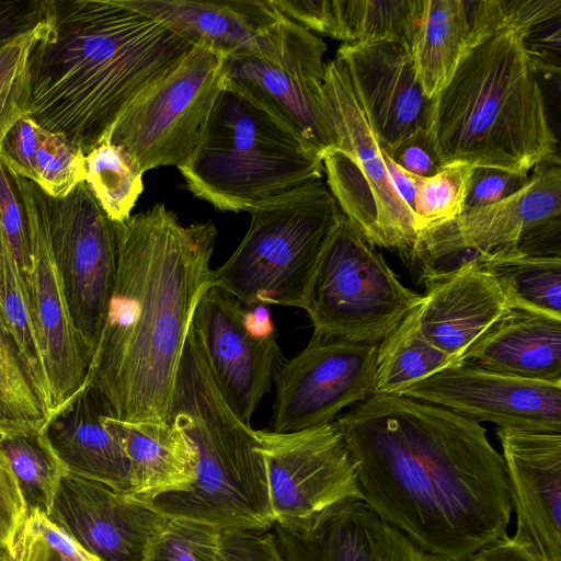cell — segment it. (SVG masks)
Instances as JSON below:
<instances>
[{
    "mask_svg": "<svg viewBox=\"0 0 561 561\" xmlns=\"http://www.w3.org/2000/svg\"><path fill=\"white\" fill-rule=\"evenodd\" d=\"M325 43L305 27L279 60L225 57V84L273 115L320 158L337 146L323 96Z\"/></svg>",
    "mask_w": 561,
    "mask_h": 561,
    "instance_id": "obj_14",
    "label": "cell"
},
{
    "mask_svg": "<svg viewBox=\"0 0 561 561\" xmlns=\"http://www.w3.org/2000/svg\"><path fill=\"white\" fill-rule=\"evenodd\" d=\"M169 421L179 424L196 451L194 482L146 504L168 518L218 529L271 528L264 457L256 431L231 410L210 374L191 327L179 363Z\"/></svg>",
    "mask_w": 561,
    "mask_h": 561,
    "instance_id": "obj_5",
    "label": "cell"
},
{
    "mask_svg": "<svg viewBox=\"0 0 561 561\" xmlns=\"http://www.w3.org/2000/svg\"><path fill=\"white\" fill-rule=\"evenodd\" d=\"M187 190L221 211H249L321 181L320 156L263 107L225 84L188 160Z\"/></svg>",
    "mask_w": 561,
    "mask_h": 561,
    "instance_id": "obj_6",
    "label": "cell"
},
{
    "mask_svg": "<svg viewBox=\"0 0 561 561\" xmlns=\"http://www.w3.org/2000/svg\"><path fill=\"white\" fill-rule=\"evenodd\" d=\"M377 347L313 333L275 376L272 431L289 433L331 423L342 409L374 394Z\"/></svg>",
    "mask_w": 561,
    "mask_h": 561,
    "instance_id": "obj_13",
    "label": "cell"
},
{
    "mask_svg": "<svg viewBox=\"0 0 561 561\" xmlns=\"http://www.w3.org/2000/svg\"><path fill=\"white\" fill-rule=\"evenodd\" d=\"M194 47L123 0H47L25 68V115L87 154Z\"/></svg>",
    "mask_w": 561,
    "mask_h": 561,
    "instance_id": "obj_3",
    "label": "cell"
},
{
    "mask_svg": "<svg viewBox=\"0 0 561 561\" xmlns=\"http://www.w3.org/2000/svg\"><path fill=\"white\" fill-rule=\"evenodd\" d=\"M10 556L11 561H99L37 508L26 511Z\"/></svg>",
    "mask_w": 561,
    "mask_h": 561,
    "instance_id": "obj_36",
    "label": "cell"
},
{
    "mask_svg": "<svg viewBox=\"0 0 561 561\" xmlns=\"http://www.w3.org/2000/svg\"><path fill=\"white\" fill-rule=\"evenodd\" d=\"M274 523L308 518L347 499L363 500L346 444L334 422L302 431H256Z\"/></svg>",
    "mask_w": 561,
    "mask_h": 561,
    "instance_id": "obj_15",
    "label": "cell"
},
{
    "mask_svg": "<svg viewBox=\"0 0 561 561\" xmlns=\"http://www.w3.org/2000/svg\"><path fill=\"white\" fill-rule=\"evenodd\" d=\"M528 180L529 175L496 168H473L462 213L501 202L524 187Z\"/></svg>",
    "mask_w": 561,
    "mask_h": 561,
    "instance_id": "obj_42",
    "label": "cell"
},
{
    "mask_svg": "<svg viewBox=\"0 0 561 561\" xmlns=\"http://www.w3.org/2000/svg\"><path fill=\"white\" fill-rule=\"evenodd\" d=\"M188 41L225 57L248 55L278 60L297 23L274 1L123 0Z\"/></svg>",
    "mask_w": 561,
    "mask_h": 561,
    "instance_id": "obj_20",
    "label": "cell"
},
{
    "mask_svg": "<svg viewBox=\"0 0 561 561\" xmlns=\"http://www.w3.org/2000/svg\"><path fill=\"white\" fill-rule=\"evenodd\" d=\"M482 262L512 308L561 319V256L511 255Z\"/></svg>",
    "mask_w": 561,
    "mask_h": 561,
    "instance_id": "obj_32",
    "label": "cell"
},
{
    "mask_svg": "<svg viewBox=\"0 0 561 561\" xmlns=\"http://www.w3.org/2000/svg\"><path fill=\"white\" fill-rule=\"evenodd\" d=\"M459 561H539L508 536L496 539Z\"/></svg>",
    "mask_w": 561,
    "mask_h": 561,
    "instance_id": "obj_48",
    "label": "cell"
},
{
    "mask_svg": "<svg viewBox=\"0 0 561 561\" xmlns=\"http://www.w3.org/2000/svg\"><path fill=\"white\" fill-rule=\"evenodd\" d=\"M104 422L128 460V496L148 504L158 496L184 491L194 482L196 451L179 424L128 422L115 413L108 414Z\"/></svg>",
    "mask_w": 561,
    "mask_h": 561,
    "instance_id": "obj_27",
    "label": "cell"
},
{
    "mask_svg": "<svg viewBox=\"0 0 561 561\" xmlns=\"http://www.w3.org/2000/svg\"><path fill=\"white\" fill-rule=\"evenodd\" d=\"M25 96L24 69L0 94V141L9 129L25 115Z\"/></svg>",
    "mask_w": 561,
    "mask_h": 561,
    "instance_id": "obj_47",
    "label": "cell"
},
{
    "mask_svg": "<svg viewBox=\"0 0 561 561\" xmlns=\"http://www.w3.org/2000/svg\"><path fill=\"white\" fill-rule=\"evenodd\" d=\"M284 561H443L375 513L347 499L300 520L271 527Z\"/></svg>",
    "mask_w": 561,
    "mask_h": 561,
    "instance_id": "obj_21",
    "label": "cell"
},
{
    "mask_svg": "<svg viewBox=\"0 0 561 561\" xmlns=\"http://www.w3.org/2000/svg\"><path fill=\"white\" fill-rule=\"evenodd\" d=\"M224 64V55L195 45L125 110L108 140L122 146L142 173L159 167L180 168L191 157L225 85Z\"/></svg>",
    "mask_w": 561,
    "mask_h": 561,
    "instance_id": "obj_10",
    "label": "cell"
},
{
    "mask_svg": "<svg viewBox=\"0 0 561 561\" xmlns=\"http://www.w3.org/2000/svg\"><path fill=\"white\" fill-rule=\"evenodd\" d=\"M45 26L46 16L32 30L0 42V94L25 69L30 50Z\"/></svg>",
    "mask_w": 561,
    "mask_h": 561,
    "instance_id": "obj_45",
    "label": "cell"
},
{
    "mask_svg": "<svg viewBox=\"0 0 561 561\" xmlns=\"http://www.w3.org/2000/svg\"><path fill=\"white\" fill-rule=\"evenodd\" d=\"M516 529L511 537L539 561H561V434L500 427Z\"/></svg>",
    "mask_w": 561,
    "mask_h": 561,
    "instance_id": "obj_22",
    "label": "cell"
},
{
    "mask_svg": "<svg viewBox=\"0 0 561 561\" xmlns=\"http://www.w3.org/2000/svg\"><path fill=\"white\" fill-rule=\"evenodd\" d=\"M25 514L18 485L0 459V546L8 549L9 553Z\"/></svg>",
    "mask_w": 561,
    "mask_h": 561,
    "instance_id": "obj_44",
    "label": "cell"
},
{
    "mask_svg": "<svg viewBox=\"0 0 561 561\" xmlns=\"http://www.w3.org/2000/svg\"><path fill=\"white\" fill-rule=\"evenodd\" d=\"M419 330L462 363L466 351L512 307L482 261L470 257L424 283Z\"/></svg>",
    "mask_w": 561,
    "mask_h": 561,
    "instance_id": "obj_24",
    "label": "cell"
},
{
    "mask_svg": "<svg viewBox=\"0 0 561 561\" xmlns=\"http://www.w3.org/2000/svg\"><path fill=\"white\" fill-rule=\"evenodd\" d=\"M414 309L378 343L375 393L401 396L410 386L462 364L422 335Z\"/></svg>",
    "mask_w": 561,
    "mask_h": 561,
    "instance_id": "obj_30",
    "label": "cell"
},
{
    "mask_svg": "<svg viewBox=\"0 0 561 561\" xmlns=\"http://www.w3.org/2000/svg\"><path fill=\"white\" fill-rule=\"evenodd\" d=\"M422 299L341 214L307 296L313 333L378 344Z\"/></svg>",
    "mask_w": 561,
    "mask_h": 561,
    "instance_id": "obj_9",
    "label": "cell"
},
{
    "mask_svg": "<svg viewBox=\"0 0 561 561\" xmlns=\"http://www.w3.org/2000/svg\"><path fill=\"white\" fill-rule=\"evenodd\" d=\"M47 417L23 364L0 334V426H41Z\"/></svg>",
    "mask_w": 561,
    "mask_h": 561,
    "instance_id": "obj_37",
    "label": "cell"
},
{
    "mask_svg": "<svg viewBox=\"0 0 561 561\" xmlns=\"http://www.w3.org/2000/svg\"><path fill=\"white\" fill-rule=\"evenodd\" d=\"M12 174L27 220L31 249L30 306L53 412L82 386L92 356L72 322L51 252L48 195L35 182Z\"/></svg>",
    "mask_w": 561,
    "mask_h": 561,
    "instance_id": "obj_16",
    "label": "cell"
},
{
    "mask_svg": "<svg viewBox=\"0 0 561 561\" xmlns=\"http://www.w3.org/2000/svg\"><path fill=\"white\" fill-rule=\"evenodd\" d=\"M46 10L47 0H0V42L35 27Z\"/></svg>",
    "mask_w": 561,
    "mask_h": 561,
    "instance_id": "obj_46",
    "label": "cell"
},
{
    "mask_svg": "<svg viewBox=\"0 0 561 561\" xmlns=\"http://www.w3.org/2000/svg\"><path fill=\"white\" fill-rule=\"evenodd\" d=\"M333 422L363 501L427 553L459 561L507 536L513 507L506 467L479 422L383 393Z\"/></svg>",
    "mask_w": 561,
    "mask_h": 561,
    "instance_id": "obj_1",
    "label": "cell"
},
{
    "mask_svg": "<svg viewBox=\"0 0 561 561\" xmlns=\"http://www.w3.org/2000/svg\"><path fill=\"white\" fill-rule=\"evenodd\" d=\"M218 528L170 518L151 543L144 561H219Z\"/></svg>",
    "mask_w": 561,
    "mask_h": 561,
    "instance_id": "obj_39",
    "label": "cell"
},
{
    "mask_svg": "<svg viewBox=\"0 0 561 561\" xmlns=\"http://www.w3.org/2000/svg\"><path fill=\"white\" fill-rule=\"evenodd\" d=\"M462 363L561 383V319L511 308L466 351Z\"/></svg>",
    "mask_w": 561,
    "mask_h": 561,
    "instance_id": "obj_26",
    "label": "cell"
},
{
    "mask_svg": "<svg viewBox=\"0 0 561 561\" xmlns=\"http://www.w3.org/2000/svg\"><path fill=\"white\" fill-rule=\"evenodd\" d=\"M118 261L84 381L128 422H168L195 308L213 286V221L184 226L164 204L117 222Z\"/></svg>",
    "mask_w": 561,
    "mask_h": 561,
    "instance_id": "obj_2",
    "label": "cell"
},
{
    "mask_svg": "<svg viewBox=\"0 0 561 561\" xmlns=\"http://www.w3.org/2000/svg\"><path fill=\"white\" fill-rule=\"evenodd\" d=\"M421 0H336L337 39L388 42L409 50Z\"/></svg>",
    "mask_w": 561,
    "mask_h": 561,
    "instance_id": "obj_33",
    "label": "cell"
},
{
    "mask_svg": "<svg viewBox=\"0 0 561 561\" xmlns=\"http://www.w3.org/2000/svg\"><path fill=\"white\" fill-rule=\"evenodd\" d=\"M242 241L213 270V286L247 307L305 309L325 244L341 216L321 181L254 208Z\"/></svg>",
    "mask_w": 561,
    "mask_h": 561,
    "instance_id": "obj_7",
    "label": "cell"
},
{
    "mask_svg": "<svg viewBox=\"0 0 561 561\" xmlns=\"http://www.w3.org/2000/svg\"><path fill=\"white\" fill-rule=\"evenodd\" d=\"M39 126L21 117L0 141V161L14 174L36 183V153Z\"/></svg>",
    "mask_w": 561,
    "mask_h": 561,
    "instance_id": "obj_41",
    "label": "cell"
},
{
    "mask_svg": "<svg viewBox=\"0 0 561 561\" xmlns=\"http://www.w3.org/2000/svg\"><path fill=\"white\" fill-rule=\"evenodd\" d=\"M335 57L344 66L355 96L382 152L427 129L428 100L408 51L392 43H344Z\"/></svg>",
    "mask_w": 561,
    "mask_h": 561,
    "instance_id": "obj_23",
    "label": "cell"
},
{
    "mask_svg": "<svg viewBox=\"0 0 561 561\" xmlns=\"http://www.w3.org/2000/svg\"><path fill=\"white\" fill-rule=\"evenodd\" d=\"M561 220L560 162L535 168L528 182L495 204L463 211L422 239L419 249L417 283L450 268L463 253L486 261L528 255L530 243L546 225Z\"/></svg>",
    "mask_w": 561,
    "mask_h": 561,
    "instance_id": "obj_12",
    "label": "cell"
},
{
    "mask_svg": "<svg viewBox=\"0 0 561 561\" xmlns=\"http://www.w3.org/2000/svg\"><path fill=\"white\" fill-rule=\"evenodd\" d=\"M44 425V424H43ZM41 426H0V459L14 479L25 510L50 512L66 472Z\"/></svg>",
    "mask_w": 561,
    "mask_h": 561,
    "instance_id": "obj_29",
    "label": "cell"
},
{
    "mask_svg": "<svg viewBox=\"0 0 561 561\" xmlns=\"http://www.w3.org/2000/svg\"><path fill=\"white\" fill-rule=\"evenodd\" d=\"M0 334L19 356L49 415V387L32 318L28 284L1 236Z\"/></svg>",
    "mask_w": 561,
    "mask_h": 561,
    "instance_id": "obj_31",
    "label": "cell"
},
{
    "mask_svg": "<svg viewBox=\"0 0 561 561\" xmlns=\"http://www.w3.org/2000/svg\"><path fill=\"white\" fill-rule=\"evenodd\" d=\"M48 230L72 322L92 356L116 277L117 221L80 182L64 197L48 196Z\"/></svg>",
    "mask_w": 561,
    "mask_h": 561,
    "instance_id": "obj_11",
    "label": "cell"
},
{
    "mask_svg": "<svg viewBox=\"0 0 561 561\" xmlns=\"http://www.w3.org/2000/svg\"><path fill=\"white\" fill-rule=\"evenodd\" d=\"M83 182L113 221L130 216L144 190L142 172L122 147L106 140L83 157Z\"/></svg>",
    "mask_w": 561,
    "mask_h": 561,
    "instance_id": "obj_34",
    "label": "cell"
},
{
    "mask_svg": "<svg viewBox=\"0 0 561 561\" xmlns=\"http://www.w3.org/2000/svg\"><path fill=\"white\" fill-rule=\"evenodd\" d=\"M219 561H284L271 528L218 529Z\"/></svg>",
    "mask_w": 561,
    "mask_h": 561,
    "instance_id": "obj_40",
    "label": "cell"
},
{
    "mask_svg": "<svg viewBox=\"0 0 561 561\" xmlns=\"http://www.w3.org/2000/svg\"><path fill=\"white\" fill-rule=\"evenodd\" d=\"M527 28H507L470 48L431 100L428 133L440 165L529 175L560 162Z\"/></svg>",
    "mask_w": 561,
    "mask_h": 561,
    "instance_id": "obj_4",
    "label": "cell"
},
{
    "mask_svg": "<svg viewBox=\"0 0 561 561\" xmlns=\"http://www.w3.org/2000/svg\"><path fill=\"white\" fill-rule=\"evenodd\" d=\"M0 561H11V556L4 547L0 546Z\"/></svg>",
    "mask_w": 561,
    "mask_h": 561,
    "instance_id": "obj_50",
    "label": "cell"
},
{
    "mask_svg": "<svg viewBox=\"0 0 561 561\" xmlns=\"http://www.w3.org/2000/svg\"><path fill=\"white\" fill-rule=\"evenodd\" d=\"M386 154L408 173L419 178L433 176L442 169L428 129L412 134Z\"/></svg>",
    "mask_w": 561,
    "mask_h": 561,
    "instance_id": "obj_43",
    "label": "cell"
},
{
    "mask_svg": "<svg viewBox=\"0 0 561 561\" xmlns=\"http://www.w3.org/2000/svg\"><path fill=\"white\" fill-rule=\"evenodd\" d=\"M383 159L394 191L413 213L415 175L408 173L396 164L386 153H383Z\"/></svg>",
    "mask_w": 561,
    "mask_h": 561,
    "instance_id": "obj_49",
    "label": "cell"
},
{
    "mask_svg": "<svg viewBox=\"0 0 561 561\" xmlns=\"http://www.w3.org/2000/svg\"><path fill=\"white\" fill-rule=\"evenodd\" d=\"M472 170L470 165L450 164L442 167L433 176H415L413 206L417 233L415 280L419 273V249L423 237L462 213Z\"/></svg>",
    "mask_w": 561,
    "mask_h": 561,
    "instance_id": "obj_35",
    "label": "cell"
},
{
    "mask_svg": "<svg viewBox=\"0 0 561 561\" xmlns=\"http://www.w3.org/2000/svg\"><path fill=\"white\" fill-rule=\"evenodd\" d=\"M48 516L99 561H144L168 517L101 482L65 473Z\"/></svg>",
    "mask_w": 561,
    "mask_h": 561,
    "instance_id": "obj_19",
    "label": "cell"
},
{
    "mask_svg": "<svg viewBox=\"0 0 561 561\" xmlns=\"http://www.w3.org/2000/svg\"><path fill=\"white\" fill-rule=\"evenodd\" d=\"M401 396L444 407L479 423L561 434V383L462 363L410 386Z\"/></svg>",
    "mask_w": 561,
    "mask_h": 561,
    "instance_id": "obj_18",
    "label": "cell"
},
{
    "mask_svg": "<svg viewBox=\"0 0 561 561\" xmlns=\"http://www.w3.org/2000/svg\"><path fill=\"white\" fill-rule=\"evenodd\" d=\"M323 96L337 146L322 158L327 182L341 213L376 247L416 273L417 233L412 210L391 183L383 153L342 62L325 64Z\"/></svg>",
    "mask_w": 561,
    "mask_h": 561,
    "instance_id": "obj_8",
    "label": "cell"
},
{
    "mask_svg": "<svg viewBox=\"0 0 561 561\" xmlns=\"http://www.w3.org/2000/svg\"><path fill=\"white\" fill-rule=\"evenodd\" d=\"M83 157L64 136L39 127L36 184L50 197L68 195L83 182Z\"/></svg>",
    "mask_w": 561,
    "mask_h": 561,
    "instance_id": "obj_38",
    "label": "cell"
},
{
    "mask_svg": "<svg viewBox=\"0 0 561 561\" xmlns=\"http://www.w3.org/2000/svg\"><path fill=\"white\" fill-rule=\"evenodd\" d=\"M215 383L234 414L250 425L285 362L274 334H260L245 318V306L211 286L192 319Z\"/></svg>",
    "mask_w": 561,
    "mask_h": 561,
    "instance_id": "obj_17",
    "label": "cell"
},
{
    "mask_svg": "<svg viewBox=\"0 0 561 561\" xmlns=\"http://www.w3.org/2000/svg\"><path fill=\"white\" fill-rule=\"evenodd\" d=\"M115 413L108 400L87 383L50 412L43 431L67 473L101 482L123 493L130 488L129 465L104 419Z\"/></svg>",
    "mask_w": 561,
    "mask_h": 561,
    "instance_id": "obj_25",
    "label": "cell"
},
{
    "mask_svg": "<svg viewBox=\"0 0 561 561\" xmlns=\"http://www.w3.org/2000/svg\"><path fill=\"white\" fill-rule=\"evenodd\" d=\"M463 0H421L408 50L424 95L432 100L450 81L470 49Z\"/></svg>",
    "mask_w": 561,
    "mask_h": 561,
    "instance_id": "obj_28",
    "label": "cell"
}]
</instances>
